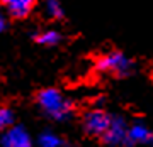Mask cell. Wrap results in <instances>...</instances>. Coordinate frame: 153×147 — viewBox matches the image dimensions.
I'll use <instances>...</instances> for the list:
<instances>
[{
  "label": "cell",
  "instance_id": "1",
  "mask_svg": "<svg viewBox=\"0 0 153 147\" xmlns=\"http://www.w3.org/2000/svg\"><path fill=\"white\" fill-rule=\"evenodd\" d=\"M38 107L48 118L55 122H65L73 115V103L66 95L56 88H44L36 97Z\"/></svg>",
  "mask_w": 153,
  "mask_h": 147
},
{
  "label": "cell",
  "instance_id": "2",
  "mask_svg": "<svg viewBox=\"0 0 153 147\" xmlns=\"http://www.w3.org/2000/svg\"><path fill=\"white\" fill-rule=\"evenodd\" d=\"M95 66L104 75L116 76V78H124L133 73L134 61L126 53H123V51L112 49V51H107V53H104V54L100 56L97 59V64Z\"/></svg>",
  "mask_w": 153,
  "mask_h": 147
},
{
  "label": "cell",
  "instance_id": "3",
  "mask_svg": "<svg viewBox=\"0 0 153 147\" xmlns=\"http://www.w3.org/2000/svg\"><path fill=\"white\" fill-rule=\"evenodd\" d=\"M111 118H112V115H109L102 108L88 110V112H85L82 120L83 130L92 137H102L111 124Z\"/></svg>",
  "mask_w": 153,
  "mask_h": 147
},
{
  "label": "cell",
  "instance_id": "4",
  "mask_svg": "<svg viewBox=\"0 0 153 147\" xmlns=\"http://www.w3.org/2000/svg\"><path fill=\"white\" fill-rule=\"evenodd\" d=\"M128 129L129 125L123 117H112L107 130L100 139L109 147H124L128 146Z\"/></svg>",
  "mask_w": 153,
  "mask_h": 147
},
{
  "label": "cell",
  "instance_id": "5",
  "mask_svg": "<svg viewBox=\"0 0 153 147\" xmlns=\"http://www.w3.org/2000/svg\"><path fill=\"white\" fill-rule=\"evenodd\" d=\"M33 137L22 125H12L0 137V147H33Z\"/></svg>",
  "mask_w": 153,
  "mask_h": 147
},
{
  "label": "cell",
  "instance_id": "6",
  "mask_svg": "<svg viewBox=\"0 0 153 147\" xmlns=\"http://www.w3.org/2000/svg\"><path fill=\"white\" fill-rule=\"evenodd\" d=\"M129 146H153V130L143 122H134L128 129V147Z\"/></svg>",
  "mask_w": 153,
  "mask_h": 147
},
{
  "label": "cell",
  "instance_id": "7",
  "mask_svg": "<svg viewBox=\"0 0 153 147\" xmlns=\"http://www.w3.org/2000/svg\"><path fill=\"white\" fill-rule=\"evenodd\" d=\"M2 4L9 15L16 19H24L34 10L36 0H2Z\"/></svg>",
  "mask_w": 153,
  "mask_h": 147
},
{
  "label": "cell",
  "instance_id": "8",
  "mask_svg": "<svg viewBox=\"0 0 153 147\" xmlns=\"http://www.w3.org/2000/svg\"><path fill=\"white\" fill-rule=\"evenodd\" d=\"M39 147H66V140L53 130H44L38 137Z\"/></svg>",
  "mask_w": 153,
  "mask_h": 147
},
{
  "label": "cell",
  "instance_id": "9",
  "mask_svg": "<svg viewBox=\"0 0 153 147\" xmlns=\"http://www.w3.org/2000/svg\"><path fill=\"white\" fill-rule=\"evenodd\" d=\"M36 41H38V44H41V46H56V44H60L61 41V34L58 32V31H55V29H44V31H41L39 34H36Z\"/></svg>",
  "mask_w": 153,
  "mask_h": 147
},
{
  "label": "cell",
  "instance_id": "10",
  "mask_svg": "<svg viewBox=\"0 0 153 147\" xmlns=\"http://www.w3.org/2000/svg\"><path fill=\"white\" fill-rule=\"evenodd\" d=\"M44 10L51 19H61L65 15V10L58 0H46V5H44Z\"/></svg>",
  "mask_w": 153,
  "mask_h": 147
},
{
  "label": "cell",
  "instance_id": "11",
  "mask_svg": "<svg viewBox=\"0 0 153 147\" xmlns=\"http://www.w3.org/2000/svg\"><path fill=\"white\" fill-rule=\"evenodd\" d=\"M14 125V112L9 107H0V132H5Z\"/></svg>",
  "mask_w": 153,
  "mask_h": 147
},
{
  "label": "cell",
  "instance_id": "12",
  "mask_svg": "<svg viewBox=\"0 0 153 147\" xmlns=\"http://www.w3.org/2000/svg\"><path fill=\"white\" fill-rule=\"evenodd\" d=\"M5 27H7V19H5V14L0 10V34L5 31Z\"/></svg>",
  "mask_w": 153,
  "mask_h": 147
}]
</instances>
